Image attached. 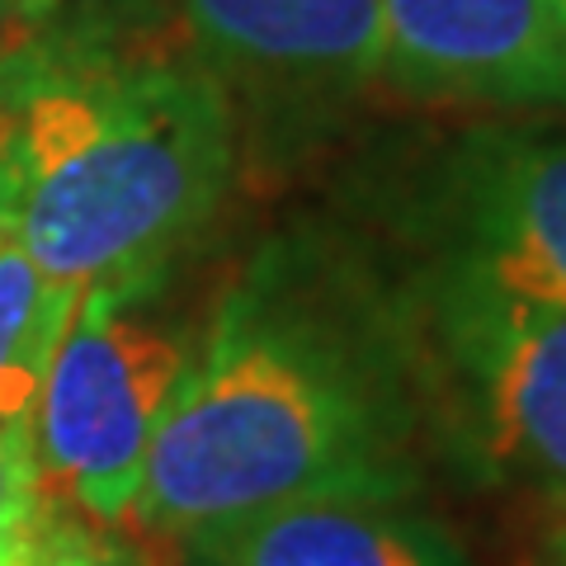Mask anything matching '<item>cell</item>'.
<instances>
[{
	"mask_svg": "<svg viewBox=\"0 0 566 566\" xmlns=\"http://www.w3.org/2000/svg\"><path fill=\"white\" fill-rule=\"evenodd\" d=\"M424 449L434 444L406 312L279 241L189 349L128 524L180 543L303 495H424Z\"/></svg>",
	"mask_w": 566,
	"mask_h": 566,
	"instance_id": "cell-1",
	"label": "cell"
},
{
	"mask_svg": "<svg viewBox=\"0 0 566 566\" xmlns=\"http://www.w3.org/2000/svg\"><path fill=\"white\" fill-rule=\"evenodd\" d=\"M14 241L66 289L151 293L232 185V104L208 71L29 43Z\"/></svg>",
	"mask_w": 566,
	"mask_h": 566,
	"instance_id": "cell-2",
	"label": "cell"
},
{
	"mask_svg": "<svg viewBox=\"0 0 566 566\" xmlns=\"http://www.w3.org/2000/svg\"><path fill=\"white\" fill-rule=\"evenodd\" d=\"M401 312L430 444L566 515V303L434 260Z\"/></svg>",
	"mask_w": 566,
	"mask_h": 566,
	"instance_id": "cell-3",
	"label": "cell"
},
{
	"mask_svg": "<svg viewBox=\"0 0 566 566\" xmlns=\"http://www.w3.org/2000/svg\"><path fill=\"white\" fill-rule=\"evenodd\" d=\"M142 297L81 293L33 411L43 495L109 528L133 520L151 439L189 368V345L151 322Z\"/></svg>",
	"mask_w": 566,
	"mask_h": 566,
	"instance_id": "cell-4",
	"label": "cell"
},
{
	"mask_svg": "<svg viewBox=\"0 0 566 566\" xmlns=\"http://www.w3.org/2000/svg\"><path fill=\"white\" fill-rule=\"evenodd\" d=\"M434 260L566 303V128L472 133L434 175Z\"/></svg>",
	"mask_w": 566,
	"mask_h": 566,
	"instance_id": "cell-5",
	"label": "cell"
},
{
	"mask_svg": "<svg viewBox=\"0 0 566 566\" xmlns=\"http://www.w3.org/2000/svg\"><path fill=\"white\" fill-rule=\"evenodd\" d=\"M382 33L416 95L566 104V0H382Z\"/></svg>",
	"mask_w": 566,
	"mask_h": 566,
	"instance_id": "cell-6",
	"label": "cell"
},
{
	"mask_svg": "<svg viewBox=\"0 0 566 566\" xmlns=\"http://www.w3.org/2000/svg\"><path fill=\"white\" fill-rule=\"evenodd\" d=\"M185 566H472L424 495L340 491L264 505L180 538Z\"/></svg>",
	"mask_w": 566,
	"mask_h": 566,
	"instance_id": "cell-7",
	"label": "cell"
},
{
	"mask_svg": "<svg viewBox=\"0 0 566 566\" xmlns=\"http://www.w3.org/2000/svg\"><path fill=\"white\" fill-rule=\"evenodd\" d=\"M199 43L264 76L368 81L382 71V0H185Z\"/></svg>",
	"mask_w": 566,
	"mask_h": 566,
	"instance_id": "cell-8",
	"label": "cell"
},
{
	"mask_svg": "<svg viewBox=\"0 0 566 566\" xmlns=\"http://www.w3.org/2000/svg\"><path fill=\"white\" fill-rule=\"evenodd\" d=\"M81 307V293L52 283L20 241L0 245V424H29L39 411L48 368Z\"/></svg>",
	"mask_w": 566,
	"mask_h": 566,
	"instance_id": "cell-9",
	"label": "cell"
},
{
	"mask_svg": "<svg viewBox=\"0 0 566 566\" xmlns=\"http://www.w3.org/2000/svg\"><path fill=\"white\" fill-rule=\"evenodd\" d=\"M43 476L29 424H0V566L29 557L33 528L43 520Z\"/></svg>",
	"mask_w": 566,
	"mask_h": 566,
	"instance_id": "cell-10",
	"label": "cell"
},
{
	"mask_svg": "<svg viewBox=\"0 0 566 566\" xmlns=\"http://www.w3.org/2000/svg\"><path fill=\"white\" fill-rule=\"evenodd\" d=\"M33 566H137L133 547L118 538V528L81 520L76 510L43 501V520L29 543Z\"/></svg>",
	"mask_w": 566,
	"mask_h": 566,
	"instance_id": "cell-11",
	"label": "cell"
},
{
	"mask_svg": "<svg viewBox=\"0 0 566 566\" xmlns=\"http://www.w3.org/2000/svg\"><path fill=\"white\" fill-rule=\"evenodd\" d=\"M24 71H29V43H6V39H0V245L14 237V218H20Z\"/></svg>",
	"mask_w": 566,
	"mask_h": 566,
	"instance_id": "cell-12",
	"label": "cell"
},
{
	"mask_svg": "<svg viewBox=\"0 0 566 566\" xmlns=\"http://www.w3.org/2000/svg\"><path fill=\"white\" fill-rule=\"evenodd\" d=\"M528 566H566V515H557V524L547 528V538L538 543V553Z\"/></svg>",
	"mask_w": 566,
	"mask_h": 566,
	"instance_id": "cell-13",
	"label": "cell"
},
{
	"mask_svg": "<svg viewBox=\"0 0 566 566\" xmlns=\"http://www.w3.org/2000/svg\"><path fill=\"white\" fill-rule=\"evenodd\" d=\"M0 20H6V0H0Z\"/></svg>",
	"mask_w": 566,
	"mask_h": 566,
	"instance_id": "cell-14",
	"label": "cell"
},
{
	"mask_svg": "<svg viewBox=\"0 0 566 566\" xmlns=\"http://www.w3.org/2000/svg\"><path fill=\"white\" fill-rule=\"evenodd\" d=\"M14 566H33V562H29V557H24V562H14Z\"/></svg>",
	"mask_w": 566,
	"mask_h": 566,
	"instance_id": "cell-15",
	"label": "cell"
}]
</instances>
